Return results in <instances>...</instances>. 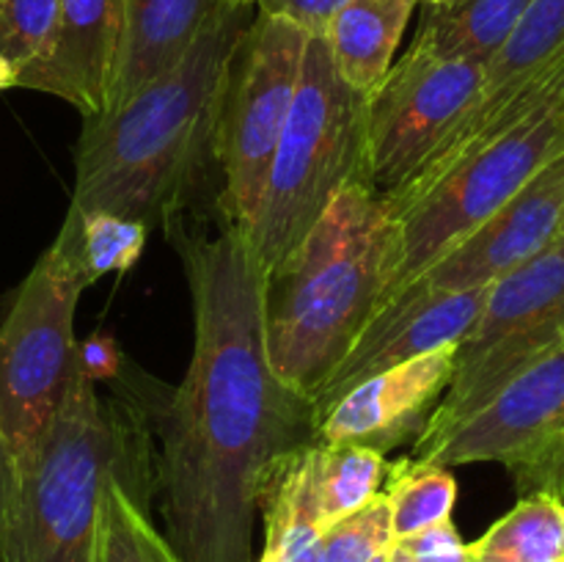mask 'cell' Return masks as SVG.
Returning a JSON list of instances; mask_svg holds the SVG:
<instances>
[{
  "label": "cell",
  "instance_id": "6da1fadb",
  "mask_svg": "<svg viewBox=\"0 0 564 562\" xmlns=\"http://www.w3.org/2000/svg\"><path fill=\"white\" fill-rule=\"evenodd\" d=\"M193 298L196 345L160 419L158 494L182 562H251L270 474L317 441L308 400L275 378L264 342V270L248 231L209 237L174 220Z\"/></svg>",
  "mask_w": 564,
  "mask_h": 562
},
{
  "label": "cell",
  "instance_id": "7a4b0ae2",
  "mask_svg": "<svg viewBox=\"0 0 564 562\" xmlns=\"http://www.w3.org/2000/svg\"><path fill=\"white\" fill-rule=\"evenodd\" d=\"M257 6L215 0L180 64L127 99L86 119L75 147L72 213H113L169 229L182 218L204 163L235 50Z\"/></svg>",
  "mask_w": 564,
  "mask_h": 562
},
{
  "label": "cell",
  "instance_id": "3957f363",
  "mask_svg": "<svg viewBox=\"0 0 564 562\" xmlns=\"http://www.w3.org/2000/svg\"><path fill=\"white\" fill-rule=\"evenodd\" d=\"M397 259L389 202L364 180L341 187L264 281V342L281 383L312 402L386 303Z\"/></svg>",
  "mask_w": 564,
  "mask_h": 562
},
{
  "label": "cell",
  "instance_id": "277c9868",
  "mask_svg": "<svg viewBox=\"0 0 564 562\" xmlns=\"http://www.w3.org/2000/svg\"><path fill=\"white\" fill-rule=\"evenodd\" d=\"M113 477L149 505L158 496V455L141 413L102 400L75 369L47 435L20 472L9 562H97L99 510Z\"/></svg>",
  "mask_w": 564,
  "mask_h": 562
},
{
  "label": "cell",
  "instance_id": "5b68a950",
  "mask_svg": "<svg viewBox=\"0 0 564 562\" xmlns=\"http://www.w3.org/2000/svg\"><path fill=\"white\" fill-rule=\"evenodd\" d=\"M367 108V94L336 72L325 36H308L262 204L248 229L268 273L295 251L341 187L369 182Z\"/></svg>",
  "mask_w": 564,
  "mask_h": 562
},
{
  "label": "cell",
  "instance_id": "8992f818",
  "mask_svg": "<svg viewBox=\"0 0 564 562\" xmlns=\"http://www.w3.org/2000/svg\"><path fill=\"white\" fill-rule=\"evenodd\" d=\"M564 152V94L523 116L474 152L463 154L411 202L391 207L400 259L386 303L416 281L449 248L499 213L538 171ZM383 303V306H386Z\"/></svg>",
  "mask_w": 564,
  "mask_h": 562
},
{
  "label": "cell",
  "instance_id": "52a82bcc",
  "mask_svg": "<svg viewBox=\"0 0 564 562\" xmlns=\"http://www.w3.org/2000/svg\"><path fill=\"white\" fill-rule=\"evenodd\" d=\"M64 229L36 259L0 323V430L17 463H31L75 375V309L86 290Z\"/></svg>",
  "mask_w": 564,
  "mask_h": 562
},
{
  "label": "cell",
  "instance_id": "ba28073f",
  "mask_svg": "<svg viewBox=\"0 0 564 562\" xmlns=\"http://www.w3.org/2000/svg\"><path fill=\"white\" fill-rule=\"evenodd\" d=\"M564 342V235L490 284L477 323L455 345V367L416 446L482 411L510 380Z\"/></svg>",
  "mask_w": 564,
  "mask_h": 562
},
{
  "label": "cell",
  "instance_id": "9c48e42d",
  "mask_svg": "<svg viewBox=\"0 0 564 562\" xmlns=\"http://www.w3.org/2000/svg\"><path fill=\"white\" fill-rule=\"evenodd\" d=\"M308 33L281 17L259 14L229 64L215 116L213 160L224 171L220 220L248 231L262 204L270 163L301 77Z\"/></svg>",
  "mask_w": 564,
  "mask_h": 562
},
{
  "label": "cell",
  "instance_id": "30bf717a",
  "mask_svg": "<svg viewBox=\"0 0 564 562\" xmlns=\"http://www.w3.org/2000/svg\"><path fill=\"white\" fill-rule=\"evenodd\" d=\"M408 461L446 468L501 463L521 496L564 499V342L460 428L433 444L413 446Z\"/></svg>",
  "mask_w": 564,
  "mask_h": 562
},
{
  "label": "cell",
  "instance_id": "8fae6325",
  "mask_svg": "<svg viewBox=\"0 0 564 562\" xmlns=\"http://www.w3.org/2000/svg\"><path fill=\"white\" fill-rule=\"evenodd\" d=\"M485 66L408 47L391 64L367 108V180L394 196L427 163L449 127L482 88Z\"/></svg>",
  "mask_w": 564,
  "mask_h": 562
},
{
  "label": "cell",
  "instance_id": "7c38bea8",
  "mask_svg": "<svg viewBox=\"0 0 564 562\" xmlns=\"http://www.w3.org/2000/svg\"><path fill=\"white\" fill-rule=\"evenodd\" d=\"M488 292L490 287L449 292L424 284H408L405 290L397 292L364 325L339 367L312 397L308 406L314 411V422H319L323 413L361 380L413 361L438 347L457 345L477 323Z\"/></svg>",
  "mask_w": 564,
  "mask_h": 562
},
{
  "label": "cell",
  "instance_id": "4fadbf2b",
  "mask_svg": "<svg viewBox=\"0 0 564 562\" xmlns=\"http://www.w3.org/2000/svg\"><path fill=\"white\" fill-rule=\"evenodd\" d=\"M562 220L564 152L411 284L449 292L496 284L501 275L512 273L551 246L560 237Z\"/></svg>",
  "mask_w": 564,
  "mask_h": 562
},
{
  "label": "cell",
  "instance_id": "5bb4252c",
  "mask_svg": "<svg viewBox=\"0 0 564 562\" xmlns=\"http://www.w3.org/2000/svg\"><path fill=\"white\" fill-rule=\"evenodd\" d=\"M455 367V345L400 364L352 386L317 422V441L364 444L389 452L408 435L422 433L430 411L446 391Z\"/></svg>",
  "mask_w": 564,
  "mask_h": 562
},
{
  "label": "cell",
  "instance_id": "9a60e30c",
  "mask_svg": "<svg viewBox=\"0 0 564 562\" xmlns=\"http://www.w3.org/2000/svg\"><path fill=\"white\" fill-rule=\"evenodd\" d=\"M124 0H58L47 47L17 88L61 97L83 119L105 114L119 66Z\"/></svg>",
  "mask_w": 564,
  "mask_h": 562
},
{
  "label": "cell",
  "instance_id": "2e32d148",
  "mask_svg": "<svg viewBox=\"0 0 564 562\" xmlns=\"http://www.w3.org/2000/svg\"><path fill=\"white\" fill-rule=\"evenodd\" d=\"M215 0H124L119 66L105 114L180 64Z\"/></svg>",
  "mask_w": 564,
  "mask_h": 562
},
{
  "label": "cell",
  "instance_id": "e0dca14e",
  "mask_svg": "<svg viewBox=\"0 0 564 562\" xmlns=\"http://www.w3.org/2000/svg\"><path fill=\"white\" fill-rule=\"evenodd\" d=\"M419 3L422 0H347L336 11L325 42L347 86L367 97L380 86Z\"/></svg>",
  "mask_w": 564,
  "mask_h": 562
},
{
  "label": "cell",
  "instance_id": "ac0fdd59",
  "mask_svg": "<svg viewBox=\"0 0 564 562\" xmlns=\"http://www.w3.org/2000/svg\"><path fill=\"white\" fill-rule=\"evenodd\" d=\"M532 0H438L424 3L413 47L441 58L488 66Z\"/></svg>",
  "mask_w": 564,
  "mask_h": 562
},
{
  "label": "cell",
  "instance_id": "d6986e66",
  "mask_svg": "<svg viewBox=\"0 0 564 562\" xmlns=\"http://www.w3.org/2000/svg\"><path fill=\"white\" fill-rule=\"evenodd\" d=\"M383 452L364 444H325L317 441V468H314V496H317L319 529L334 527L350 512L361 510L383 490Z\"/></svg>",
  "mask_w": 564,
  "mask_h": 562
},
{
  "label": "cell",
  "instance_id": "ffe728a7",
  "mask_svg": "<svg viewBox=\"0 0 564 562\" xmlns=\"http://www.w3.org/2000/svg\"><path fill=\"white\" fill-rule=\"evenodd\" d=\"M474 556L496 562H549L564 556V499L549 494L521 496L505 518L468 543Z\"/></svg>",
  "mask_w": 564,
  "mask_h": 562
},
{
  "label": "cell",
  "instance_id": "44dd1931",
  "mask_svg": "<svg viewBox=\"0 0 564 562\" xmlns=\"http://www.w3.org/2000/svg\"><path fill=\"white\" fill-rule=\"evenodd\" d=\"M97 562H182L149 518V505L113 477L105 488L97 529Z\"/></svg>",
  "mask_w": 564,
  "mask_h": 562
},
{
  "label": "cell",
  "instance_id": "7402d4cb",
  "mask_svg": "<svg viewBox=\"0 0 564 562\" xmlns=\"http://www.w3.org/2000/svg\"><path fill=\"white\" fill-rule=\"evenodd\" d=\"M383 496L389 501L391 534L397 543L449 521L457 501V483L446 466H419L402 457L394 466H386Z\"/></svg>",
  "mask_w": 564,
  "mask_h": 562
},
{
  "label": "cell",
  "instance_id": "603a6c76",
  "mask_svg": "<svg viewBox=\"0 0 564 562\" xmlns=\"http://www.w3.org/2000/svg\"><path fill=\"white\" fill-rule=\"evenodd\" d=\"M61 229L75 242V257L86 284L108 273H127L141 259L147 246V226L141 220L124 218L113 213H72Z\"/></svg>",
  "mask_w": 564,
  "mask_h": 562
},
{
  "label": "cell",
  "instance_id": "cb8c5ba5",
  "mask_svg": "<svg viewBox=\"0 0 564 562\" xmlns=\"http://www.w3.org/2000/svg\"><path fill=\"white\" fill-rule=\"evenodd\" d=\"M58 0H0V91L17 88L53 33Z\"/></svg>",
  "mask_w": 564,
  "mask_h": 562
},
{
  "label": "cell",
  "instance_id": "d4e9b609",
  "mask_svg": "<svg viewBox=\"0 0 564 562\" xmlns=\"http://www.w3.org/2000/svg\"><path fill=\"white\" fill-rule=\"evenodd\" d=\"M394 545L391 512L383 490L361 510L350 512L323 532L325 562H375Z\"/></svg>",
  "mask_w": 564,
  "mask_h": 562
},
{
  "label": "cell",
  "instance_id": "484cf974",
  "mask_svg": "<svg viewBox=\"0 0 564 562\" xmlns=\"http://www.w3.org/2000/svg\"><path fill=\"white\" fill-rule=\"evenodd\" d=\"M397 545L413 562H471V549H468V543H463L452 518L424 529V532L411 534V538L397 540Z\"/></svg>",
  "mask_w": 564,
  "mask_h": 562
},
{
  "label": "cell",
  "instance_id": "4316f807",
  "mask_svg": "<svg viewBox=\"0 0 564 562\" xmlns=\"http://www.w3.org/2000/svg\"><path fill=\"white\" fill-rule=\"evenodd\" d=\"M347 0H253L259 14L281 17L308 36H325L330 20Z\"/></svg>",
  "mask_w": 564,
  "mask_h": 562
},
{
  "label": "cell",
  "instance_id": "83f0119b",
  "mask_svg": "<svg viewBox=\"0 0 564 562\" xmlns=\"http://www.w3.org/2000/svg\"><path fill=\"white\" fill-rule=\"evenodd\" d=\"M75 369L94 383L116 380L124 375V358H121L113 336L105 334V331H94L75 345Z\"/></svg>",
  "mask_w": 564,
  "mask_h": 562
},
{
  "label": "cell",
  "instance_id": "f1b7e54d",
  "mask_svg": "<svg viewBox=\"0 0 564 562\" xmlns=\"http://www.w3.org/2000/svg\"><path fill=\"white\" fill-rule=\"evenodd\" d=\"M17 501H20V474H17V463L6 444L3 430H0V562H9Z\"/></svg>",
  "mask_w": 564,
  "mask_h": 562
},
{
  "label": "cell",
  "instance_id": "f546056e",
  "mask_svg": "<svg viewBox=\"0 0 564 562\" xmlns=\"http://www.w3.org/2000/svg\"><path fill=\"white\" fill-rule=\"evenodd\" d=\"M389 554H391V562H413V560H411V556H408V554H405V551H402V549H400V545H397V543H394V545H391V551H389Z\"/></svg>",
  "mask_w": 564,
  "mask_h": 562
},
{
  "label": "cell",
  "instance_id": "4dcf8cb0",
  "mask_svg": "<svg viewBox=\"0 0 564 562\" xmlns=\"http://www.w3.org/2000/svg\"><path fill=\"white\" fill-rule=\"evenodd\" d=\"M389 551H391V549H389ZM389 551H386L383 556H378V560H375V562H391V554H389Z\"/></svg>",
  "mask_w": 564,
  "mask_h": 562
},
{
  "label": "cell",
  "instance_id": "1f68e13d",
  "mask_svg": "<svg viewBox=\"0 0 564 562\" xmlns=\"http://www.w3.org/2000/svg\"><path fill=\"white\" fill-rule=\"evenodd\" d=\"M471 562H496V560H488V556H474L471 554Z\"/></svg>",
  "mask_w": 564,
  "mask_h": 562
},
{
  "label": "cell",
  "instance_id": "d6a6232c",
  "mask_svg": "<svg viewBox=\"0 0 564 562\" xmlns=\"http://www.w3.org/2000/svg\"><path fill=\"white\" fill-rule=\"evenodd\" d=\"M226 3H246V6H253V0H226Z\"/></svg>",
  "mask_w": 564,
  "mask_h": 562
},
{
  "label": "cell",
  "instance_id": "836d02e7",
  "mask_svg": "<svg viewBox=\"0 0 564 562\" xmlns=\"http://www.w3.org/2000/svg\"><path fill=\"white\" fill-rule=\"evenodd\" d=\"M549 562H564V556H556V560H549Z\"/></svg>",
  "mask_w": 564,
  "mask_h": 562
},
{
  "label": "cell",
  "instance_id": "e575fe53",
  "mask_svg": "<svg viewBox=\"0 0 564 562\" xmlns=\"http://www.w3.org/2000/svg\"><path fill=\"white\" fill-rule=\"evenodd\" d=\"M422 3H438V0H422Z\"/></svg>",
  "mask_w": 564,
  "mask_h": 562
},
{
  "label": "cell",
  "instance_id": "d590c367",
  "mask_svg": "<svg viewBox=\"0 0 564 562\" xmlns=\"http://www.w3.org/2000/svg\"><path fill=\"white\" fill-rule=\"evenodd\" d=\"M560 235H564V220H562V229H560Z\"/></svg>",
  "mask_w": 564,
  "mask_h": 562
}]
</instances>
